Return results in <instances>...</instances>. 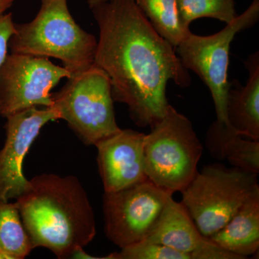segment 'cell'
<instances>
[{
    "instance_id": "18",
    "label": "cell",
    "mask_w": 259,
    "mask_h": 259,
    "mask_svg": "<svg viewBox=\"0 0 259 259\" xmlns=\"http://www.w3.org/2000/svg\"><path fill=\"white\" fill-rule=\"evenodd\" d=\"M181 22L190 28L197 19L210 18L229 24L236 18L235 0H177Z\"/></svg>"
},
{
    "instance_id": "8",
    "label": "cell",
    "mask_w": 259,
    "mask_h": 259,
    "mask_svg": "<svg viewBox=\"0 0 259 259\" xmlns=\"http://www.w3.org/2000/svg\"><path fill=\"white\" fill-rule=\"evenodd\" d=\"M172 194L150 180L116 192H105L103 213L107 238L123 248L147 238Z\"/></svg>"
},
{
    "instance_id": "23",
    "label": "cell",
    "mask_w": 259,
    "mask_h": 259,
    "mask_svg": "<svg viewBox=\"0 0 259 259\" xmlns=\"http://www.w3.org/2000/svg\"><path fill=\"white\" fill-rule=\"evenodd\" d=\"M14 0H0V15L3 14L9 9Z\"/></svg>"
},
{
    "instance_id": "9",
    "label": "cell",
    "mask_w": 259,
    "mask_h": 259,
    "mask_svg": "<svg viewBox=\"0 0 259 259\" xmlns=\"http://www.w3.org/2000/svg\"><path fill=\"white\" fill-rule=\"evenodd\" d=\"M71 77L48 58L12 53L0 69V115L6 117L30 107H51V90Z\"/></svg>"
},
{
    "instance_id": "6",
    "label": "cell",
    "mask_w": 259,
    "mask_h": 259,
    "mask_svg": "<svg viewBox=\"0 0 259 259\" xmlns=\"http://www.w3.org/2000/svg\"><path fill=\"white\" fill-rule=\"evenodd\" d=\"M52 100L59 120L66 121L86 146H95L121 130L116 122L110 79L95 64L68 79L52 95Z\"/></svg>"
},
{
    "instance_id": "16",
    "label": "cell",
    "mask_w": 259,
    "mask_h": 259,
    "mask_svg": "<svg viewBox=\"0 0 259 259\" xmlns=\"http://www.w3.org/2000/svg\"><path fill=\"white\" fill-rule=\"evenodd\" d=\"M154 30L176 48L189 33L181 22L177 0H135Z\"/></svg>"
},
{
    "instance_id": "13",
    "label": "cell",
    "mask_w": 259,
    "mask_h": 259,
    "mask_svg": "<svg viewBox=\"0 0 259 259\" xmlns=\"http://www.w3.org/2000/svg\"><path fill=\"white\" fill-rule=\"evenodd\" d=\"M209 238L242 259L258 251L259 187L250 194L229 222Z\"/></svg>"
},
{
    "instance_id": "1",
    "label": "cell",
    "mask_w": 259,
    "mask_h": 259,
    "mask_svg": "<svg viewBox=\"0 0 259 259\" xmlns=\"http://www.w3.org/2000/svg\"><path fill=\"white\" fill-rule=\"evenodd\" d=\"M92 10L100 30L95 64L106 73L114 101L127 105L134 123L152 127L168 111L167 83L190 86L188 70L135 0H109Z\"/></svg>"
},
{
    "instance_id": "11",
    "label": "cell",
    "mask_w": 259,
    "mask_h": 259,
    "mask_svg": "<svg viewBox=\"0 0 259 259\" xmlns=\"http://www.w3.org/2000/svg\"><path fill=\"white\" fill-rule=\"evenodd\" d=\"M145 136L132 129H121L95 145L97 166L105 192H116L148 180Z\"/></svg>"
},
{
    "instance_id": "2",
    "label": "cell",
    "mask_w": 259,
    "mask_h": 259,
    "mask_svg": "<svg viewBox=\"0 0 259 259\" xmlns=\"http://www.w3.org/2000/svg\"><path fill=\"white\" fill-rule=\"evenodd\" d=\"M15 202L33 249L45 248L58 258H70L96 236L93 206L74 175H35Z\"/></svg>"
},
{
    "instance_id": "5",
    "label": "cell",
    "mask_w": 259,
    "mask_h": 259,
    "mask_svg": "<svg viewBox=\"0 0 259 259\" xmlns=\"http://www.w3.org/2000/svg\"><path fill=\"white\" fill-rule=\"evenodd\" d=\"M258 187V175L214 163L197 172L181 192V202L201 234L209 238L229 222Z\"/></svg>"
},
{
    "instance_id": "12",
    "label": "cell",
    "mask_w": 259,
    "mask_h": 259,
    "mask_svg": "<svg viewBox=\"0 0 259 259\" xmlns=\"http://www.w3.org/2000/svg\"><path fill=\"white\" fill-rule=\"evenodd\" d=\"M249 73L246 85L236 80L230 82L227 96L228 126L237 134L259 141V54H251L245 61Z\"/></svg>"
},
{
    "instance_id": "24",
    "label": "cell",
    "mask_w": 259,
    "mask_h": 259,
    "mask_svg": "<svg viewBox=\"0 0 259 259\" xmlns=\"http://www.w3.org/2000/svg\"><path fill=\"white\" fill-rule=\"evenodd\" d=\"M109 0H88V5L90 8H93L94 7L97 6V5L102 4V3H106Z\"/></svg>"
},
{
    "instance_id": "19",
    "label": "cell",
    "mask_w": 259,
    "mask_h": 259,
    "mask_svg": "<svg viewBox=\"0 0 259 259\" xmlns=\"http://www.w3.org/2000/svg\"><path fill=\"white\" fill-rule=\"evenodd\" d=\"M106 259H191L190 255L170 247L143 241L125 248L120 252L106 255Z\"/></svg>"
},
{
    "instance_id": "17",
    "label": "cell",
    "mask_w": 259,
    "mask_h": 259,
    "mask_svg": "<svg viewBox=\"0 0 259 259\" xmlns=\"http://www.w3.org/2000/svg\"><path fill=\"white\" fill-rule=\"evenodd\" d=\"M32 250L15 202L0 200V253L23 259Z\"/></svg>"
},
{
    "instance_id": "14",
    "label": "cell",
    "mask_w": 259,
    "mask_h": 259,
    "mask_svg": "<svg viewBox=\"0 0 259 259\" xmlns=\"http://www.w3.org/2000/svg\"><path fill=\"white\" fill-rule=\"evenodd\" d=\"M204 238L185 206L170 195L156 224L144 241L166 245L190 255Z\"/></svg>"
},
{
    "instance_id": "20",
    "label": "cell",
    "mask_w": 259,
    "mask_h": 259,
    "mask_svg": "<svg viewBox=\"0 0 259 259\" xmlns=\"http://www.w3.org/2000/svg\"><path fill=\"white\" fill-rule=\"evenodd\" d=\"M191 259H242L204 237L195 249L190 253Z\"/></svg>"
},
{
    "instance_id": "21",
    "label": "cell",
    "mask_w": 259,
    "mask_h": 259,
    "mask_svg": "<svg viewBox=\"0 0 259 259\" xmlns=\"http://www.w3.org/2000/svg\"><path fill=\"white\" fill-rule=\"evenodd\" d=\"M15 32V23L13 20V15L11 13L0 15V69L8 55L10 39Z\"/></svg>"
},
{
    "instance_id": "3",
    "label": "cell",
    "mask_w": 259,
    "mask_h": 259,
    "mask_svg": "<svg viewBox=\"0 0 259 259\" xmlns=\"http://www.w3.org/2000/svg\"><path fill=\"white\" fill-rule=\"evenodd\" d=\"M40 10L28 23L15 24L12 53L55 58L71 76L95 64L97 40L75 22L67 0H40Z\"/></svg>"
},
{
    "instance_id": "22",
    "label": "cell",
    "mask_w": 259,
    "mask_h": 259,
    "mask_svg": "<svg viewBox=\"0 0 259 259\" xmlns=\"http://www.w3.org/2000/svg\"><path fill=\"white\" fill-rule=\"evenodd\" d=\"M71 258H82V259H106V257H96L87 253L82 247H79L73 252L71 255Z\"/></svg>"
},
{
    "instance_id": "10",
    "label": "cell",
    "mask_w": 259,
    "mask_h": 259,
    "mask_svg": "<svg viewBox=\"0 0 259 259\" xmlns=\"http://www.w3.org/2000/svg\"><path fill=\"white\" fill-rule=\"evenodd\" d=\"M5 124L6 139L0 150V200L16 199L30 184L24 175V160L42 127L59 120L52 106L30 107L12 114Z\"/></svg>"
},
{
    "instance_id": "15",
    "label": "cell",
    "mask_w": 259,
    "mask_h": 259,
    "mask_svg": "<svg viewBox=\"0 0 259 259\" xmlns=\"http://www.w3.org/2000/svg\"><path fill=\"white\" fill-rule=\"evenodd\" d=\"M244 138L216 120L207 131L206 147L216 159L226 160L233 167L258 175L259 141Z\"/></svg>"
},
{
    "instance_id": "4",
    "label": "cell",
    "mask_w": 259,
    "mask_h": 259,
    "mask_svg": "<svg viewBox=\"0 0 259 259\" xmlns=\"http://www.w3.org/2000/svg\"><path fill=\"white\" fill-rule=\"evenodd\" d=\"M144 141L148 180L168 192H182L198 172L203 146L192 122L171 105Z\"/></svg>"
},
{
    "instance_id": "7",
    "label": "cell",
    "mask_w": 259,
    "mask_h": 259,
    "mask_svg": "<svg viewBox=\"0 0 259 259\" xmlns=\"http://www.w3.org/2000/svg\"><path fill=\"white\" fill-rule=\"evenodd\" d=\"M259 19V0H253L248 9L221 31L201 36L190 32L175 51L182 66L194 71L208 88L215 108L217 121L228 126L226 103L231 44L237 33L253 26Z\"/></svg>"
}]
</instances>
